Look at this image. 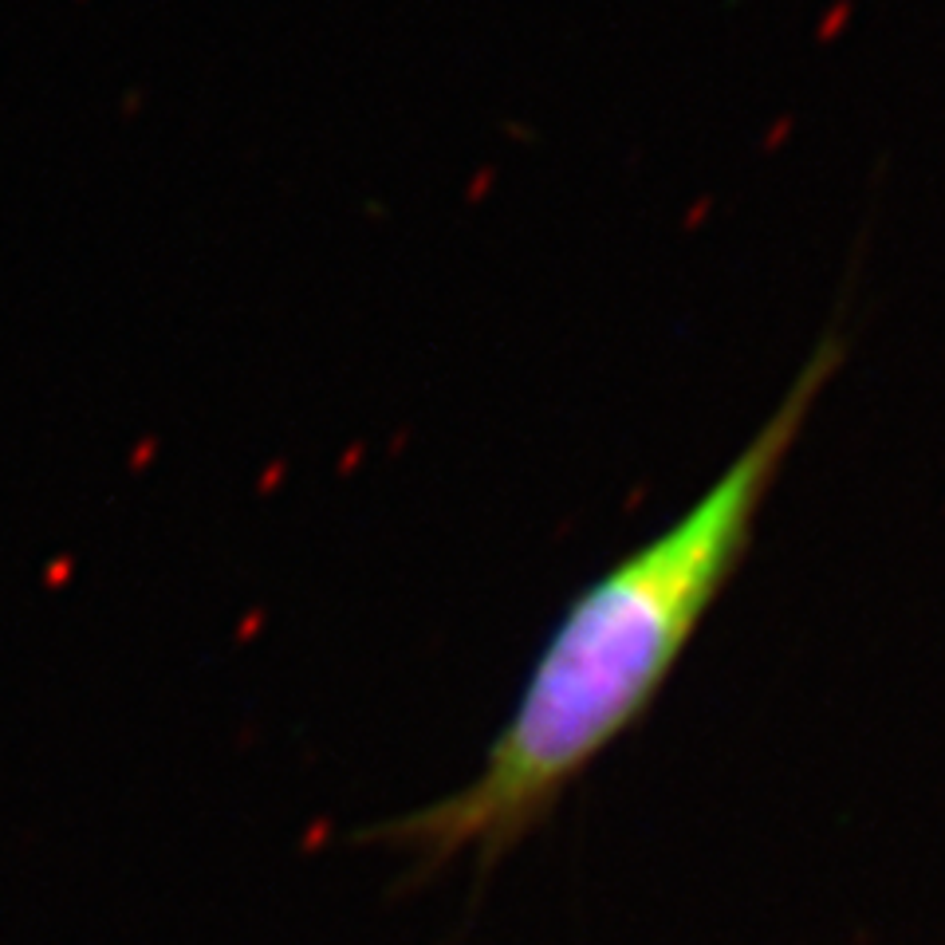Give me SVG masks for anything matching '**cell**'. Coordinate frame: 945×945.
I'll list each match as a JSON object with an SVG mask.
<instances>
[{
	"label": "cell",
	"mask_w": 945,
	"mask_h": 945,
	"mask_svg": "<svg viewBox=\"0 0 945 945\" xmlns=\"http://www.w3.org/2000/svg\"><path fill=\"white\" fill-rule=\"evenodd\" d=\"M843 351L840 331H827L737 458L666 529L619 555L567 603L473 781L374 827V840L425 867L496 863L544 824L564 792L659 702L685 646L741 572L776 477Z\"/></svg>",
	"instance_id": "1"
}]
</instances>
